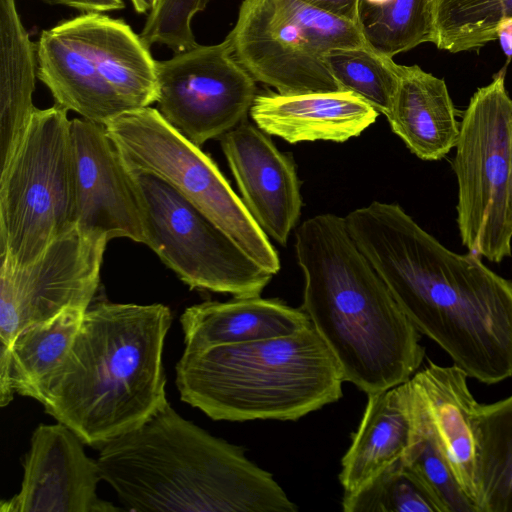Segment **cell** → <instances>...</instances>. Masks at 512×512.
Masks as SVG:
<instances>
[{"label": "cell", "mask_w": 512, "mask_h": 512, "mask_svg": "<svg viewBox=\"0 0 512 512\" xmlns=\"http://www.w3.org/2000/svg\"><path fill=\"white\" fill-rule=\"evenodd\" d=\"M481 512H512V395L477 414Z\"/></svg>", "instance_id": "cb8c5ba5"}, {"label": "cell", "mask_w": 512, "mask_h": 512, "mask_svg": "<svg viewBox=\"0 0 512 512\" xmlns=\"http://www.w3.org/2000/svg\"><path fill=\"white\" fill-rule=\"evenodd\" d=\"M340 90L350 91L387 116L399 82V64L367 45L336 48L325 57Z\"/></svg>", "instance_id": "4316f807"}, {"label": "cell", "mask_w": 512, "mask_h": 512, "mask_svg": "<svg viewBox=\"0 0 512 512\" xmlns=\"http://www.w3.org/2000/svg\"><path fill=\"white\" fill-rule=\"evenodd\" d=\"M304 275L302 309L345 381L367 395L402 384L425 356L416 329L352 239L344 217L325 213L295 232Z\"/></svg>", "instance_id": "7a4b0ae2"}, {"label": "cell", "mask_w": 512, "mask_h": 512, "mask_svg": "<svg viewBox=\"0 0 512 512\" xmlns=\"http://www.w3.org/2000/svg\"><path fill=\"white\" fill-rule=\"evenodd\" d=\"M509 221L512 229V127L510 137Z\"/></svg>", "instance_id": "836d02e7"}, {"label": "cell", "mask_w": 512, "mask_h": 512, "mask_svg": "<svg viewBox=\"0 0 512 512\" xmlns=\"http://www.w3.org/2000/svg\"><path fill=\"white\" fill-rule=\"evenodd\" d=\"M344 218L420 333L468 377L491 385L512 376V281L444 247L398 204L373 201Z\"/></svg>", "instance_id": "6da1fadb"}, {"label": "cell", "mask_w": 512, "mask_h": 512, "mask_svg": "<svg viewBox=\"0 0 512 512\" xmlns=\"http://www.w3.org/2000/svg\"><path fill=\"white\" fill-rule=\"evenodd\" d=\"M76 176V228L103 238L145 244L140 205L123 159L105 125L71 120Z\"/></svg>", "instance_id": "5bb4252c"}, {"label": "cell", "mask_w": 512, "mask_h": 512, "mask_svg": "<svg viewBox=\"0 0 512 512\" xmlns=\"http://www.w3.org/2000/svg\"><path fill=\"white\" fill-rule=\"evenodd\" d=\"M124 163L160 177L222 229L258 265L280 270L277 251L214 161L157 109L125 112L105 124Z\"/></svg>", "instance_id": "9c48e42d"}, {"label": "cell", "mask_w": 512, "mask_h": 512, "mask_svg": "<svg viewBox=\"0 0 512 512\" xmlns=\"http://www.w3.org/2000/svg\"><path fill=\"white\" fill-rule=\"evenodd\" d=\"M356 25L368 47L393 58L431 42L430 0H358Z\"/></svg>", "instance_id": "d4e9b609"}, {"label": "cell", "mask_w": 512, "mask_h": 512, "mask_svg": "<svg viewBox=\"0 0 512 512\" xmlns=\"http://www.w3.org/2000/svg\"><path fill=\"white\" fill-rule=\"evenodd\" d=\"M497 39L499 40L503 53L508 58H512V19L503 21L496 30Z\"/></svg>", "instance_id": "1f68e13d"}, {"label": "cell", "mask_w": 512, "mask_h": 512, "mask_svg": "<svg viewBox=\"0 0 512 512\" xmlns=\"http://www.w3.org/2000/svg\"><path fill=\"white\" fill-rule=\"evenodd\" d=\"M181 400L213 420H297L342 397L345 381L313 324L295 334L187 351L176 364Z\"/></svg>", "instance_id": "5b68a950"}, {"label": "cell", "mask_w": 512, "mask_h": 512, "mask_svg": "<svg viewBox=\"0 0 512 512\" xmlns=\"http://www.w3.org/2000/svg\"><path fill=\"white\" fill-rule=\"evenodd\" d=\"M304 3L331 14L335 17L353 22L357 21L358 0H301Z\"/></svg>", "instance_id": "f546056e"}, {"label": "cell", "mask_w": 512, "mask_h": 512, "mask_svg": "<svg viewBox=\"0 0 512 512\" xmlns=\"http://www.w3.org/2000/svg\"><path fill=\"white\" fill-rule=\"evenodd\" d=\"M49 4L64 5L82 12H107L124 8L122 0H43Z\"/></svg>", "instance_id": "4dcf8cb0"}, {"label": "cell", "mask_w": 512, "mask_h": 512, "mask_svg": "<svg viewBox=\"0 0 512 512\" xmlns=\"http://www.w3.org/2000/svg\"><path fill=\"white\" fill-rule=\"evenodd\" d=\"M503 68L471 97L460 122L453 168L457 224L469 252L499 263L512 254L509 221L512 99Z\"/></svg>", "instance_id": "30bf717a"}, {"label": "cell", "mask_w": 512, "mask_h": 512, "mask_svg": "<svg viewBox=\"0 0 512 512\" xmlns=\"http://www.w3.org/2000/svg\"><path fill=\"white\" fill-rule=\"evenodd\" d=\"M157 110L197 146L246 119L255 80L236 61L229 39L195 46L156 61Z\"/></svg>", "instance_id": "7c38bea8"}, {"label": "cell", "mask_w": 512, "mask_h": 512, "mask_svg": "<svg viewBox=\"0 0 512 512\" xmlns=\"http://www.w3.org/2000/svg\"><path fill=\"white\" fill-rule=\"evenodd\" d=\"M432 40L451 53L479 50L512 19V0H430Z\"/></svg>", "instance_id": "484cf974"}, {"label": "cell", "mask_w": 512, "mask_h": 512, "mask_svg": "<svg viewBox=\"0 0 512 512\" xmlns=\"http://www.w3.org/2000/svg\"><path fill=\"white\" fill-rule=\"evenodd\" d=\"M86 310L68 308L21 330L9 347L0 346V405L14 394L44 402L49 382L68 355Z\"/></svg>", "instance_id": "7402d4cb"}, {"label": "cell", "mask_w": 512, "mask_h": 512, "mask_svg": "<svg viewBox=\"0 0 512 512\" xmlns=\"http://www.w3.org/2000/svg\"><path fill=\"white\" fill-rule=\"evenodd\" d=\"M76 176L67 110L36 108L0 170V260L23 267L76 228Z\"/></svg>", "instance_id": "52a82bcc"}, {"label": "cell", "mask_w": 512, "mask_h": 512, "mask_svg": "<svg viewBox=\"0 0 512 512\" xmlns=\"http://www.w3.org/2000/svg\"><path fill=\"white\" fill-rule=\"evenodd\" d=\"M171 321L163 304H91L49 382L45 412L100 448L140 427L170 404L162 353Z\"/></svg>", "instance_id": "277c9868"}, {"label": "cell", "mask_w": 512, "mask_h": 512, "mask_svg": "<svg viewBox=\"0 0 512 512\" xmlns=\"http://www.w3.org/2000/svg\"><path fill=\"white\" fill-rule=\"evenodd\" d=\"M107 243L75 228L26 266L1 260V346L9 347L21 330L68 308L87 310L99 285Z\"/></svg>", "instance_id": "4fadbf2b"}, {"label": "cell", "mask_w": 512, "mask_h": 512, "mask_svg": "<svg viewBox=\"0 0 512 512\" xmlns=\"http://www.w3.org/2000/svg\"><path fill=\"white\" fill-rule=\"evenodd\" d=\"M180 323L187 351L289 336L312 324L302 308L260 296L190 306Z\"/></svg>", "instance_id": "d6986e66"}, {"label": "cell", "mask_w": 512, "mask_h": 512, "mask_svg": "<svg viewBox=\"0 0 512 512\" xmlns=\"http://www.w3.org/2000/svg\"><path fill=\"white\" fill-rule=\"evenodd\" d=\"M0 170L10 160L35 111L36 44L29 39L15 0H0Z\"/></svg>", "instance_id": "603a6c76"}, {"label": "cell", "mask_w": 512, "mask_h": 512, "mask_svg": "<svg viewBox=\"0 0 512 512\" xmlns=\"http://www.w3.org/2000/svg\"><path fill=\"white\" fill-rule=\"evenodd\" d=\"M468 378L455 364L441 366L429 361L410 381L459 486L481 512L477 438L480 403L469 389Z\"/></svg>", "instance_id": "e0dca14e"}, {"label": "cell", "mask_w": 512, "mask_h": 512, "mask_svg": "<svg viewBox=\"0 0 512 512\" xmlns=\"http://www.w3.org/2000/svg\"><path fill=\"white\" fill-rule=\"evenodd\" d=\"M345 512H445L426 484L402 458L352 494H344Z\"/></svg>", "instance_id": "f1b7e54d"}, {"label": "cell", "mask_w": 512, "mask_h": 512, "mask_svg": "<svg viewBox=\"0 0 512 512\" xmlns=\"http://www.w3.org/2000/svg\"><path fill=\"white\" fill-rule=\"evenodd\" d=\"M37 78L55 103L105 125L156 102V60L122 19L85 12L44 30L36 43Z\"/></svg>", "instance_id": "8992f818"}, {"label": "cell", "mask_w": 512, "mask_h": 512, "mask_svg": "<svg viewBox=\"0 0 512 512\" xmlns=\"http://www.w3.org/2000/svg\"><path fill=\"white\" fill-rule=\"evenodd\" d=\"M413 427V390L410 380L368 395L360 426L342 459L339 475L344 494L362 488L402 458Z\"/></svg>", "instance_id": "ffe728a7"}, {"label": "cell", "mask_w": 512, "mask_h": 512, "mask_svg": "<svg viewBox=\"0 0 512 512\" xmlns=\"http://www.w3.org/2000/svg\"><path fill=\"white\" fill-rule=\"evenodd\" d=\"M227 38L252 78L280 94L340 90L327 53L366 45L355 23L301 0H243Z\"/></svg>", "instance_id": "ba28073f"}, {"label": "cell", "mask_w": 512, "mask_h": 512, "mask_svg": "<svg viewBox=\"0 0 512 512\" xmlns=\"http://www.w3.org/2000/svg\"><path fill=\"white\" fill-rule=\"evenodd\" d=\"M135 11L138 13H150L159 0H130Z\"/></svg>", "instance_id": "d6a6232c"}, {"label": "cell", "mask_w": 512, "mask_h": 512, "mask_svg": "<svg viewBox=\"0 0 512 512\" xmlns=\"http://www.w3.org/2000/svg\"><path fill=\"white\" fill-rule=\"evenodd\" d=\"M220 143L249 213L268 237L286 245L302 208L293 160L247 119Z\"/></svg>", "instance_id": "2e32d148"}, {"label": "cell", "mask_w": 512, "mask_h": 512, "mask_svg": "<svg viewBox=\"0 0 512 512\" xmlns=\"http://www.w3.org/2000/svg\"><path fill=\"white\" fill-rule=\"evenodd\" d=\"M143 219L145 245L190 288L260 296L274 276L180 192L125 164Z\"/></svg>", "instance_id": "8fae6325"}, {"label": "cell", "mask_w": 512, "mask_h": 512, "mask_svg": "<svg viewBox=\"0 0 512 512\" xmlns=\"http://www.w3.org/2000/svg\"><path fill=\"white\" fill-rule=\"evenodd\" d=\"M392 131L425 161L442 159L456 146L460 123L443 79L417 65H399V82L386 116Z\"/></svg>", "instance_id": "44dd1931"}, {"label": "cell", "mask_w": 512, "mask_h": 512, "mask_svg": "<svg viewBox=\"0 0 512 512\" xmlns=\"http://www.w3.org/2000/svg\"><path fill=\"white\" fill-rule=\"evenodd\" d=\"M412 390L413 427L409 445L402 456L403 463L426 484L445 512H478L459 486L444 457L413 385Z\"/></svg>", "instance_id": "83f0119b"}, {"label": "cell", "mask_w": 512, "mask_h": 512, "mask_svg": "<svg viewBox=\"0 0 512 512\" xmlns=\"http://www.w3.org/2000/svg\"><path fill=\"white\" fill-rule=\"evenodd\" d=\"M101 479L129 511L295 512L298 507L242 447L171 405L101 447Z\"/></svg>", "instance_id": "3957f363"}, {"label": "cell", "mask_w": 512, "mask_h": 512, "mask_svg": "<svg viewBox=\"0 0 512 512\" xmlns=\"http://www.w3.org/2000/svg\"><path fill=\"white\" fill-rule=\"evenodd\" d=\"M250 116L262 131L295 144L345 142L372 125L379 112L350 91L256 95Z\"/></svg>", "instance_id": "ac0fdd59"}, {"label": "cell", "mask_w": 512, "mask_h": 512, "mask_svg": "<svg viewBox=\"0 0 512 512\" xmlns=\"http://www.w3.org/2000/svg\"><path fill=\"white\" fill-rule=\"evenodd\" d=\"M83 441L61 422L34 430L23 462L19 493L2 501L1 512H110L120 508L98 497L97 461Z\"/></svg>", "instance_id": "9a60e30c"}]
</instances>
